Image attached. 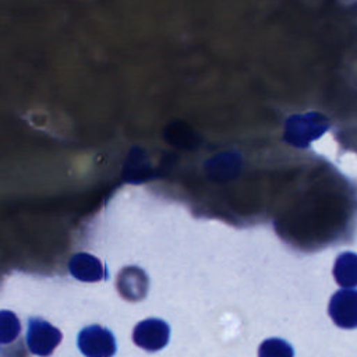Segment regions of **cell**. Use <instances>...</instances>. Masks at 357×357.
<instances>
[{"label": "cell", "instance_id": "obj_7", "mask_svg": "<svg viewBox=\"0 0 357 357\" xmlns=\"http://www.w3.org/2000/svg\"><path fill=\"white\" fill-rule=\"evenodd\" d=\"M68 271L81 282H99L106 275L102 262L88 252L73 255L68 261Z\"/></svg>", "mask_w": 357, "mask_h": 357}, {"label": "cell", "instance_id": "obj_6", "mask_svg": "<svg viewBox=\"0 0 357 357\" xmlns=\"http://www.w3.org/2000/svg\"><path fill=\"white\" fill-rule=\"evenodd\" d=\"M116 287L123 298L128 301H139L148 293L149 280L144 269L138 266H126L117 275Z\"/></svg>", "mask_w": 357, "mask_h": 357}, {"label": "cell", "instance_id": "obj_9", "mask_svg": "<svg viewBox=\"0 0 357 357\" xmlns=\"http://www.w3.org/2000/svg\"><path fill=\"white\" fill-rule=\"evenodd\" d=\"M21 324L18 317L8 310H0V344L11 343L18 339Z\"/></svg>", "mask_w": 357, "mask_h": 357}, {"label": "cell", "instance_id": "obj_11", "mask_svg": "<svg viewBox=\"0 0 357 357\" xmlns=\"http://www.w3.org/2000/svg\"><path fill=\"white\" fill-rule=\"evenodd\" d=\"M0 357H28L24 342L18 337L17 343L10 346H0Z\"/></svg>", "mask_w": 357, "mask_h": 357}, {"label": "cell", "instance_id": "obj_5", "mask_svg": "<svg viewBox=\"0 0 357 357\" xmlns=\"http://www.w3.org/2000/svg\"><path fill=\"white\" fill-rule=\"evenodd\" d=\"M328 312L337 326L357 328V290L342 289L336 291L331 297Z\"/></svg>", "mask_w": 357, "mask_h": 357}, {"label": "cell", "instance_id": "obj_4", "mask_svg": "<svg viewBox=\"0 0 357 357\" xmlns=\"http://www.w3.org/2000/svg\"><path fill=\"white\" fill-rule=\"evenodd\" d=\"M169 335L170 329L165 321L149 318L135 325L132 331V340L146 351H156L167 344Z\"/></svg>", "mask_w": 357, "mask_h": 357}, {"label": "cell", "instance_id": "obj_1", "mask_svg": "<svg viewBox=\"0 0 357 357\" xmlns=\"http://www.w3.org/2000/svg\"><path fill=\"white\" fill-rule=\"evenodd\" d=\"M328 128L329 121L321 113L310 112L304 114H294L286 120L283 137L286 142L297 148H307Z\"/></svg>", "mask_w": 357, "mask_h": 357}, {"label": "cell", "instance_id": "obj_8", "mask_svg": "<svg viewBox=\"0 0 357 357\" xmlns=\"http://www.w3.org/2000/svg\"><path fill=\"white\" fill-rule=\"evenodd\" d=\"M333 276L336 283L343 289H353L357 286V254L346 251L342 252L333 265Z\"/></svg>", "mask_w": 357, "mask_h": 357}, {"label": "cell", "instance_id": "obj_2", "mask_svg": "<svg viewBox=\"0 0 357 357\" xmlns=\"http://www.w3.org/2000/svg\"><path fill=\"white\" fill-rule=\"evenodd\" d=\"M61 332L42 318H31L26 329V344L32 354L46 357L61 342Z\"/></svg>", "mask_w": 357, "mask_h": 357}, {"label": "cell", "instance_id": "obj_3", "mask_svg": "<svg viewBox=\"0 0 357 357\" xmlns=\"http://www.w3.org/2000/svg\"><path fill=\"white\" fill-rule=\"evenodd\" d=\"M78 347L86 357H112L116 353V340L109 329L95 324L79 332Z\"/></svg>", "mask_w": 357, "mask_h": 357}, {"label": "cell", "instance_id": "obj_10", "mask_svg": "<svg viewBox=\"0 0 357 357\" xmlns=\"http://www.w3.org/2000/svg\"><path fill=\"white\" fill-rule=\"evenodd\" d=\"M293 347L283 339L271 337L261 343L258 357H293Z\"/></svg>", "mask_w": 357, "mask_h": 357}]
</instances>
